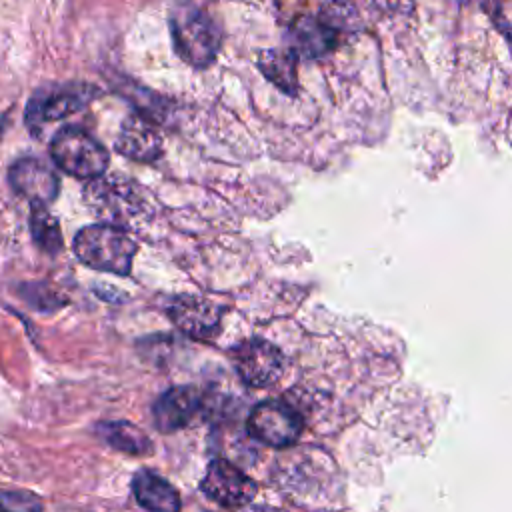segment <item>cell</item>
<instances>
[{
	"label": "cell",
	"instance_id": "6da1fadb",
	"mask_svg": "<svg viewBox=\"0 0 512 512\" xmlns=\"http://www.w3.org/2000/svg\"><path fill=\"white\" fill-rule=\"evenodd\" d=\"M170 32L176 52L190 66L206 68L214 62L220 48V32L204 8L192 2L174 6L170 12Z\"/></svg>",
	"mask_w": 512,
	"mask_h": 512
},
{
	"label": "cell",
	"instance_id": "7a4b0ae2",
	"mask_svg": "<svg viewBox=\"0 0 512 512\" xmlns=\"http://www.w3.org/2000/svg\"><path fill=\"white\" fill-rule=\"evenodd\" d=\"M74 252L94 270L128 274L136 256V244L118 226L94 224L76 234Z\"/></svg>",
	"mask_w": 512,
	"mask_h": 512
},
{
	"label": "cell",
	"instance_id": "3957f363",
	"mask_svg": "<svg viewBox=\"0 0 512 512\" xmlns=\"http://www.w3.org/2000/svg\"><path fill=\"white\" fill-rule=\"evenodd\" d=\"M50 152L58 168L84 180L100 178L110 162L106 148L94 136L74 126L56 132Z\"/></svg>",
	"mask_w": 512,
	"mask_h": 512
},
{
	"label": "cell",
	"instance_id": "277c9868",
	"mask_svg": "<svg viewBox=\"0 0 512 512\" xmlns=\"http://www.w3.org/2000/svg\"><path fill=\"white\" fill-rule=\"evenodd\" d=\"M302 418L290 404L282 400H266L252 408L248 416V432L274 448L294 444L302 434Z\"/></svg>",
	"mask_w": 512,
	"mask_h": 512
},
{
	"label": "cell",
	"instance_id": "5b68a950",
	"mask_svg": "<svg viewBox=\"0 0 512 512\" xmlns=\"http://www.w3.org/2000/svg\"><path fill=\"white\" fill-rule=\"evenodd\" d=\"M232 364L238 376L254 388H264L274 384L284 370L282 352L260 338L244 340L230 350Z\"/></svg>",
	"mask_w": 512,
	"mask_h": 512
},
{
	"label": "cell",
	"instance_id": "8992f818",
	"mask_svg": "<svg viewBox=\"0 0 512 512\" xmlns=\"http://www.w3.org/2000/svg\"><path fill=\"white\" fill-rule=\"evenodd\" d=\"M86 204L102 218L108 220L110 226L126 224L134 220L142 202L134 190V186L124 184L118 178H96L84 192Z\"/></svg>",
	"mask_w": 512,
	"mask_h": 512
},
{
	"label": "cell",
	"instance_id": "52a82bcc",
	"mask_svg": "<svg viewBox=\"0 0 512 512\" xmlns=\"http://www.w3.org/2000/svg\"><path fill=\"white\" fill-rule=\"evenodd\" d=\"M200 488L210 500L226 508L246 506L256 496L254 480L224 458H216L208 464Z\"/></svg>",
	"mask_w": 512,
	"mask_h": 512
},
{
	"label": "cell",
	"instance_id": "ba28073f",
	"mask_svg": "<svg viewBox=\"0 0 512 512\" xmlns=\"http://www.w3.org/2000/svg\"><path fill=\"white\" fill-rule=\"evenodd\" d=\"M92 98L90 86H58L52 90L38 92L28 104V124H42L70 116L84 108Z\"/></svg>",
	"mask_w": 512,
	"mask_h": 512
},
{
	"label": "cell",
	"instance_id": "9c48e42d",
	"mask_svg": "<svg viewBox=\"0 0 512 512\" xmlns=\"http://www.w3.org/2000/svg\"><path fill=\"white\" fill-rule=\"evenodd\" d=\"M168 314L172 322L192 338H208L212 336L222 318L220 306L202 296H176L168 304Z\"/></svg>",
	"mask_w": 512,
	"mask_h": 512
},
{
	"label": "cell",
	"instance_id": "30bf717a",
	"mask_svg": "<svg viewBox=\"0 0 512 512\" xmlns=\"http://www.w3.org/2000/svg\"><path fill=\"white\" fill-rule=\"evenodd\" d=\"M12 188L32 204H46L58 194V176L36 158H20L8 170Z\"/></svg>",
	"mask_w": 512,
	"mask_h": 512
},
{
	"label": "cell",
	"instance_id": "8fae6325",
	"mask_svg": "<svg viewBox=\"0 0 512 512\" xmlns=\"http://www.w3.org/2000/svg\"><path fill=\"white\" fill-rule=\"evenodd\" d=\"M200 408V392L192 386H174L154 404V422L162 432H176L190 424Z\"/></svg>",
	"mask_w": 512,
	"mask_h": 512
},
{
	"label": "cell",
	"instance_id": "7c38bea8",
	"mask_svg": "<svg viewBox=\"0 0 512 512\" xmlns=\"http://www.w3.org/2000/svg\"><path fill=\"white\" fill-rule=\"evenodd\" d=\"M116 148L130 160L152 162L162 154V136L150 120L130 116L120 128Z\"/></svg>",
	"mask_w": 512,
	"mask_h": 512
},
{
	"label": "cell",
	"instance_id": "4fadbf2b",
	"mask_svg": "<svg viewBox=\"0 0 512 512\" xmlns=\"http://www.w3.org/2000/svg\"><path fill=\"white\" fill-rule=\"evenodd\" d=\"M340 34L322 16H302L290 28V42L296 54L318 58L330 52Z\"/></svg>",
	"mask_w": 512,
	"mask_h": 512
},
{
	"label": "cell",
	"instance_id": "5bb4252c",
	"mask_svg": "<svg viewBox=\"0 0 512 512\" xmlns=\"http://www.w3.org/2000/svg\"><path fill=\"white\" fill-rule=\"evenodd\" d=\"M132 492L136 502L148 512H180L176 488L150 470H142L134 476Z\"/></svg>",
	"mask_w": 512,
	"mask_h": 512
},
{
	"label": "cell",
	"instance_id": "9a60e30c",
	"mask_svg": "<svg viewBox=\"0 0 512 512\" xmlns=\"http://www.w3.org/2000/svg\"><path fill=\"white\" fill-rule=\"evenodd\" d=\"M296 62H298V54L294 50H284V48L262 50L258 56L260 72L286 94H294L298 88Z\"/></svg>",
	"mask_w": 512,
	"mask_h": 512
},
{
	"label": "cell",
	"instance_id": "2e32d148",
	"mask_svg": "<svg viewBox=\"0 0 512 512\" xmlns=\"http://www.w3.org/2000/svg\"><path fill=\"white\" fill-rule=\"evenodd\" d=\"M100 434L116 450H122L128 454H148L150 452L148 436L140 428H136L128 422L102 424Z\"/></svg>",
	"mask_w": 512,
	"mask_h": 512
},
{
	"label": "cell",
	"instance_id": "e0dca14e",
	"mask_svg": "<svg viewBox=\"0 0 512 512\" xmlns=\"http://www.w3.org/2000/svg\"><path fill=\"white\" fill-rule=\"evenodd\" d=\"M30 230H32L34 242L44 252L56 254L62 248V234H60L58 222L54 220V216L42 204H32Z\"/></svg>",
	"mask_w": 512,
	"mask_h": 512
},
{
	"label": "cell",
	"instance_id": "ac0fdd59",
	"mask_svg": "<svg viewBox=\"0 0 512 512\" xmlns=\"http://www.w3.org/2000/svg\"><path fill=\"white\" fill-rule=\"evenodd\" d=\"M0 512H42V504L30 492H0Z\"/></svg>",
	"mask_w": 512,
	"mask_h": 512
},
{
	"label": "cell",
	"instance_id": "d6986e66",
	"mask_svg": "<svg viewBox=\"0 0 512 512\" xmlns=\"http://www.w3.org/2000/svg\"><path fill=\"white\" fill-rule=\"evenodd\" d=\"M492 18L496 28L512 42V0H494Z\"/></svg>",
	"mask_w": 512,
	"mask_h": 512
},
{
	"label": "cell",
	"instance_id": "ffe728a7",
	"mask_svg": "<svg viewBox=\"0 0 512 512\" xmlns=\"http://www.w3.org/2000/svg\"><path fill=\"white\" fill-rule=\"evenodd\" d=\"M384 12H400L412 6V0H372Z\"/></svg>",
	"mask_w": 512,
	"mask_h": 512
},
{
	"label": "cell",
	"instance_id": "44dd1931",
	"mask_svg": "<svg viewBox=\"0 0 512 512\" xmlns=\"http://www.w3.org/2000/svg\"><path fill=\"white\" fill-rule=\"evenodd\" d=\"M250 512H284V510H280V508H276V506L260 504V506H254V508H250Z\"/></svg>",
	"mask_w": 512,
	"mask_h": 512
}]
</instances>
